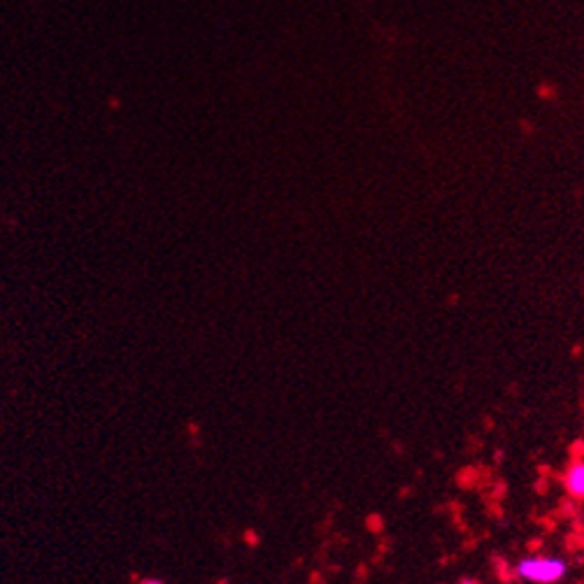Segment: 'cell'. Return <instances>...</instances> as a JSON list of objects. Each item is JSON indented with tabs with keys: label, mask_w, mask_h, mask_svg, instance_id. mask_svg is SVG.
<instances>
[{
	"label": "cell",
	"mask_w": 584,
	"mask_h": 584,
	"mask_svg": "<svg viewBox=\"0 0 584 584\" xmlns=\"http://www.w3.org/2000/svg\"><path fill=\"white\" fill-rule=\"evenodd\" d=\"M138 584H165L163 580H156V578H145V580H140Z\"/></svg>",
	"instance_id": "3"
},
{
	"label": "cell",
	"mask_w": 584,
	"mask_h": 584,
	"mask_svg": "<svg viewBox=\"0 0 584 584\" xmlns=\"http://www.w3.org/2000/svg\"><path fill=\"white\" fill-rule=\"evenodd\" d=\"M517 578L528 584H556L565 578L568 563L559 556H526L517 565Z\"/></svg>",
	"instance_id": "1"
},
{
	"label": "cell",
	"mask_w": 584,
	"mask_h": 584,
	"mask_svg": "<svg viewBox=\"0 0 584 584\" xmlns=\"http://www.w3.org/2000/svg\"><path fill=\"white\" fill-rule=\"evenodd\" d=\"M563 484L573 498H584V461H575L568 466Z\"/></svg>",
	"instance_id": "2"
}]
</instances>
